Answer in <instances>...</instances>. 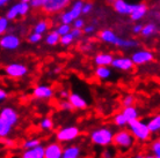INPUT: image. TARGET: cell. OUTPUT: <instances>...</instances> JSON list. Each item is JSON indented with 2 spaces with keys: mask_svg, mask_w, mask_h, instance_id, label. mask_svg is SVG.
Masks as SVG:
<instances>
[{
  "mask_svg": "<svg viewBox=\"0 0 160 158\" xmlns=\"http://www.w3.org/2000/svg\"><path fill=\"white\" fill-rule=\"evenodd\" d=\"M18 115L12 109H5L0 115V135L1 137H5L9 133L12 125L16 123Z\"/></svg>",
  "mask_w": 160,
  "mask_h": 158,
  "instance_id": "cell-1",
  "label": "cell"
},
{
  "mask_svg": "<svg viewBox=\"0 0 160 158\" xmlns=\"http://www.w3.org/2000/svg\"><path fill=\"white\" fill-rule=\"evenodd\" d=\"M133 133H130L129 131H121L112 136V144L118 148L128 149L133 143Z\"/></svg>",
  "mask_w": 160,
  "mask_h": 158,
  "instance_id": "cell-2",
  "label": "cell"
},
{
  "mask_svg": "<svg viewBox=\"0 0 160 158\" xmlns=\"http://www.w3.org/2000/svg\"><path fill=\"white\" fill-rule=\"evenodd\" d=\"M129 125H130L131 132L133 133V135H135V137L136 138L142 140V141H145V140L150 138L151 131H150L148 126H146V125H144V123H142L140 121H138L137 119L131 120V121L129 123Z\"/></svg>",
  "mask_w": 160,
  "mask_h": 158,
  "instance_id": "cell-3",
  "label": "cell"
},
{
  "mask_svg": "<svg viewBox=\"0 0 160 158\" xmlns=\"http://www.w3.org/2000/svg\"><path fill=\"white\" fill-rule=\"evenodd\" d=\"M70 2H71V0H48V2L42 8V11L45 14L57 13L64 9L65 7H68Z\"/></svg>",
  "mask_w": 160,
  "mask_h": 158,
  "instance_id": "cell-4",
  "label": "cell"
},
{
  "mask_svg": "<svg viewBox=\"0 0 160 158\" xmlns=\"http://www.w3.org/2000/svg\"><path fill=\"white\" fill-rule=\"evenodd\" d=\"M92 141L95 144H100V146H107L110 142H112V133L107 129H100L96 131L92 134Z\"/></svg>",
  "mask_w": 160,
  "mask_h": 158,
  "instance_id": "cell-5",
  "label": "cell"
},
{
  "mask_svg": "<svg viewBox=\"0 0 160 158\" xmlns=\"http://www.w3.org/2000/svg\"><path fill=\"white\" fill-rule=\"evenodd\" d=\"M79 135V129L77 127H68L64 129H60L57 133V138L58 141H70L76 138Z\"/></svg>",
  "mask_w": 160,
  "mask_h": 158,
  "instance_id": "cell-6",
  "label": "cell"
},
{
  "mask_svg": "<svg viewBox=\"0 0 160 158\" xmlns=\"http://www.w3.org/2000/svg\"><path fill=\"white\" fill-rule=\"evenodd\" d=\"M5 72L11 77H21L27 73V68L20 63H12L5 67Z\"/></svg>",
  "mask_w": 160,
  "mask_h": 158,
  "instance_id": "cell-7",
  "label": "cell"
},
{
  "mask_svg": "<svg viewBox=\"0 0 160 158\" xmlns=\"http://www.w3.org/2000/svg\"><path fill=\"white\" fill-rule=\"evenodd\" d=\"M112 5H114V9L121 14H131L137 7V5L127 4L124 0H115Z\"/></svg>",
  "mask_w": 160,
  "mask_h": 158,
  "instance_id": "cell-8",
  "label": "cell"
},
{
  "mask_svg": "<svg viewBox=\"0 0 160 158\" xmlns=\"http://www.w3.org/2000/svg\"><path fill=\"white\" fill-rule=\"evenodd\" d=\"M0 44L4 49H8V50H14L19 46L20 44V40L19 38L14 35H6L4 36L1 40H0Z\"/></svg>",
  "mask_w": 160,
  "mask_h": 158,
  "instance_id": "cell-9",
  "label": "cell"
},
{
  "mask_svg": "<svg viewBox=\"0 0 160 158\" xmlns=\"http://www.w3.org/2000/svg\"><path fill=\"white\" fill-rule=\"evenodd\" d=\"M62 155H64L62 146H59L58 143H52L45 149L44 158H60Z\"/></svg>",
  "mask_w": 160,
  "mask_h": 158,
  "instance_id": "cell-10",
  "label": "cell"
},
{
  "mask_svg": "<svg viewBox=\"0 0 160 158\" xmlns=\"http://www.w3.org/2000/svg\"><path fill=\"white\" fill-rule=\"evenodd\" d=\"M100 38L104 42H107V43H112V44H115V45H118V46H122L123 45V40H120V38H117L115 34L110 30H103V31L100 32Z\"/></svg>",
  "mask_w": 160,
  "mask_h": 158,
  "instance_id": "cell-11",
  "label": "cell"
},
{
  "mask_svg": "<svg viewBox=\"0 0 160 158\" xmlns=\"http://www.w3.org/2000/svg\"><path fill=\"white\" fill-rule=\"evenodd\" d=\"M152 59H153L152 53L148 51H140L132 55V61L136 63V65H142V63H148V61H151Z\"/></svg>",
  "mask_w": 160,
  "mask_h": 158,
  "instance_id": "cell-12",
  "label": "cell"
},
{
  "mask_svg": "<svg viewBox=\"0 0 160 158\" xmlns=\"http://www.w3.org/2000/svg\"><path fill=\"white\" fill-rule=\"evenodd\" d=\"M112 65L114 67L123 69V71H129V69H131L133 67L135 63L132 60L128 59V58H118V59H114Z\"/></svg>",
  "mask_w": 160,
  "mask_h": 158,
  "instance_id": "cell-13",
  "label": "cell"
},
{
  "mask_svg": "<svg viewBox=\"0 0 160 158\" xmlns=\"http://www.w3.org/2000/svg\"><path fill=\"white\" fill-rule=\"evenodd\" d=\"M44 154H45V149L38 146L30 149V150L26 151L22 155V158H44Z\"/></svg>",
  "mask_w": 160,
  "mask_h": 158,
  "instance_id": "cell-14",
  "label": "cell"
},
{
  "mask_svg": "<svg viewBox=\"0 0 160 158\" xmlns=\"http://www.w3.org/2000/svg\"><path fill=\"white\" fill-rule=\"evenodd\" d=\"M52 94H53V90H52L51 88L45 87V86L37 87L34 90V96L36 98H49V97L52 96Z\"/></svg>",
  "mask_w": 160,
  "mask_h": 158,
  "instance_id": "cell-15",
  "label": "cell"
},
{
  "mask_svg": "<svg viewBox=\"0 0 160 158\" xmlns=\"http://www.w3.org/2000/svg\"><path fill=\"white\" fill-rule=\"evenodd\" d=\"M146 11H148V6L145 4H138L137 5L136 9L133 11V12L130 14V16H131V20H139V19H142L143 16L145 15V13H146Z\"/></svg>",
  "mask_w": 160,
  "mask_h": 158,
  "instance_id": "cell-16",
  "label": "cell"
},
{
  "mask_svg": "<svg viewBox=\"0 0 160 158\" xmlns=\"http://www.w3.org/2000/svg\"><path fill=\"white\" fill-rule=\"evenodd\" d=\"M68 102L76 109H86V106H87L86 102L78 95H70L68 96Z\"/></svg>",
  "mask_w": 160,
  "mask_h": 158,
  "instance_id": "cell-17",
  "label": "cell"
},
{
  "mask_svg": "<svg viewBox=\"0 0 160 158\" xmlns=\"http://www.w3.org/2000/svg\"><path fill=\"white\" fill-rule=\"evenodd\" d=\"M114 59H112V54H99L95 57V63L96 65L99 66H106V65H112Z\"/></svg>",
  "mask_w": 160,
  "mask_h": 158,
  "instance_id": "cell-18",
  "label": "cell"
},
{
  "mask_svg": "<svg viewBox=\"0 0 160 158\" xmlns=\"http://www.w3.org/2000/svg\"><path fill=\"white\" fill-rule=\"evenodd\" d=\"M122 113H123V115L127 118L128 123H130L131 120L137 119V111L133 106H125L123 109V112H122Z\"/></svg>",
  "mask_w": 160,
  "mask_h": 158,
  "instance_id": "cell-19",
  "label": "cell"
},
{
  "mask_svg": "<svg viewBox=\"0 0 160 158\" xmlns=\"http://www.w3.org/2000/svg\"><path fill=\"white\" fill-rule=\"evenodd\" d=\"M82 7H84L82 1H77L76 4L73 5L72 9H71V12H70L73 17V20H74V19H78V16L80 15V13H82Z\"/></svg>",
  "mask_w": 160,
  "mask_h": 158,
  "instance_id": "cell-20",
  "label": "cell"
},
{
  "mask_svg": "<svg viewBox=\"0 0 160 158\" xmlns=\"http://www.w3.org/2000/svg\"><path fill=\"white\" fill-rule=\"evenodd\" d=\"M18 15H20V4L14 5V6L7 12L6 17H7L8 20H13V19H15Z\"/></svg>",
  "mask_w": 160,
  "mask_h": 158,
  "instance_id": "cell-21",
  "label": "cell"
},
{
  "mask_svg": "<svg viewBox=\"0 0 160 158\" xmlns=\"http://www.w3.org/2000/svg\"><path fill=\"white\" fill-rule=\"evenodd\" d=\"M59 40H60V35L58 34V31L51 32V34H49L48 37H47V43H48L49 45H56Z\"/></svg>",
  "mask_w": 160,
  "mask_h": 158,
  "instance_id": "cell-22",
  "label": "cell"
},
{
  "mask_svg": "<svg viewBox=\"0 0 160 158\" xmlns=\"http://www.w3.org/2000/svg\"><path fill=\"white\" fill-rule=\"evenodd\" d=\"M148 126V128H150V131L151 132L159 131L160 129V115H157L156 118L152 119Z\"/></svg>",
  "mask_w": 160,
  "mask_h": 158,
  "instance_id": "cell-23",
  "label": "cell"
},
{
  "mask_svg": "<svg viewBox=\"0 0 160 158\" xmlns=\"http://www.w3.org/2000/svg\"><path fill=\"white\" fill-rule=\"evenodd\" d=\"M79 155V149L76 146H72L65 151L63 155V158H77V156Z\"/></svg>",
  "mask_w": 160,
  "mask_h": 158,
  "instance_id": "cell-24",
  "label": "cell"
},
{
  "mask_svg": "<svg viewBox=\"0 0 160 158\" xmlns=\"http://www.w3.org/2000/svg\"><path fill=\"white\" fill-rule=\"evenodd\" d=\"M95 74L99 79H106V77H108L110 75V72H109V69L103 67V66H100V67L96 69Z\"/></svg>",
  "mask_w": 160,
  "mask_h": 158,
  "instance_id": "cell-25",
  "label": "cell"
},
{
  "mask_svg": "<svg viewBox=\"0 0 160 158\" xmlns=\"http://www.w3.org/2000/svg\"><path fill=\"white\" fill-rule=\"evenodd\" d=\"M114 121H115V123H116L117 126H123V125H125V123H128V120H127V118H125V117L123 115V113L115 115V118H114Z\"/></svg>",
  "mask_w": 160,
  "mask_h": 158,
  "instance_id": "cell-26",
  "label": "cell"
},
{
  "mask_svg": "<svg viewBox=\"0 0 160 158\" xmlns=\"http://www.w3.org/2000/svg\"><path fill=\"white\" fill-rule=\"evenodd\" d=\"M154 30H156L154 24H148V26H145V27L143 28V30H142V35L143 36H150L153 31H154Z\"/></svg>",
  "mask_w": 160,
  "mask_h": 158,
  "instance_id": "cell-27",
  "label": "cell"
},
{
  "mask_svg": "<svg viewBox=\"0 0 160 158\" xmlns=\"http://www.w3.org/2000/svg\"><path fill=\"white\" fill-rule=\"evenodd\" d=\"M47 28H48V22L42 21V22H40V23L35 27V32H37V34H43V32L47 30Z\"/></svg>",
  "mask_w": 160,
  "mask_h": 158,
  "instance_id": "cell-28",
  "label": "cell"
},
{
  "mask_svg": "<svg viewBox=\"0 0 160 158\" xmlns=\"http://www.w3.org/2000/svg\"><path fill=\"white\" fill-rule=\"evenodd\" d=\"M73 38H74V36L72 34H66V35H64L60 38V43L63 45H68L73 40Z\"/></svg>",
  "mask_w": 160,
  "mask_h": 158,
  "instance_id": "cell-29",
  "label": "cell"
},
{
  "mask_svg": "<svg viewBox=\"0 0 160 158\" xmlns=\"http://www.w3.org/2000/svg\"><path fill=\"white\" fill-rule=\"evenodd\" d=\"M48 2V0H32V6L35 9H40V8H43V6Z\"/></svg>",
  "mask_w": 160,
  "mask_h": 158,
  "instance_id": "cell-30",
  "label": "cell"
},
{
  "mask_svg": "<svg viewBox=\"0 0 160 158\" xmlns=\"http://www.w3.org/2000/svg\"><path fill=\"white\" fill-rule=\"evenodd\" d=\"M152 150L153 154H154V157L156 158H160V141H156V142L152 144Z\"/></svg>",
  "mask_w": 160,
  "mask_h": 158,
  "instance_id": "cell-31",
  "label": "cell"
},
{
  "mask_svg": "<svg viewBox=\"0 0 160 158\" xmlns=\"http://www.w3.org/2000/svg\"><path fill=\"white\" fill-rule=\"evenodd\" d=\"M72 21H73V17H72V15H71V13L70 12H66L62 15V22H63V23L68 24V23H71Z\"/></svg>",
  "mask_w": 160,
  "mask_h": 158,
  "instance_id": "cell-32",
  "label": "cell"
},
{
  "mask_svg": "<svg viewBox=\"0 0 160 158\" xmlns=\"http://www.w3.org/2000/svg\"><path fill=\"white\" fill-rule=\"evenodd\" d=\"M58 34L59 35H62V36H64V35H66V34H68V31H70V26L68 24H63V26H60L59 28H58Z\"/></svg>",
  "mask_w": 160,
  "mask_h": 158,
  "instance_id": "cell-33",
  "label": "cell"
},
{
  "mask_svg": "<svg viewBox=\"0 0 160 158\" xmlns=\"http://www.w3.org/2000/svg\"><path fill=\"white\" fill-rule=\"evenodd\" d=\"M41 127L44 128V129H49V128H52V120L51 119H44L43 121L41 123Z\"/></svg>",
  "mask_w": 160,
  "mask_h": 158,
  "instance_id": "cell-34",
  "label": "cell"
},
{
  "mask_svg": "<svg viewBox=\"0 0 160 158\" xmlns=\"http://www.w3.org/2000/svg\"><path fill=\"white\" fill-rule=\"evenodd\" d=\"M40 146V141L38 140H32V141H28V142L23 143L24 148H35V146Z\"/></svg>",
  "mask_w": 160,
  "mask_h": 158,
  "instance_id": "cell-35",
  "label": "cell"
},
{
  "mask_svg": "<svg viewBox=\"0 0 160 158\" xmlns=\"http://www.w3.org/2000/svg\"><path fill=\"white\" fill-rule=\"evenodd\" d=\"M29 9V6H28V2H21L20 4V15L23 16L24 14H27V12H28Z\"/></svg>",
  "mask_w": 160,
  "mask_h": 158,
  "instance_id": "cell-36",
  "label": "cell"
},
{
  "mask_svg": "<svg viewBox=\"0 0 160 158\" xmlns=\"http://www.w3.org/2000/svg\"><path fill=\"white\" fill-rule=\"evenodd\" d=\"M7 28V17H1L0 19V32L4 34Z\"/></svg>",
  "mask_w": 160,
  "mask_h": 158,
  "instance_id": "cell-37",
  "label": "cell"
},
{
  "mask_svg": "<svg viewBox=\"0 0 160 158\" xmlns=\"http://www.w3.org/2000/svg\"><path fill=\"white\" fill-rule=\"evenodd\" d=\"M133 102H135V99H133V97H132V96H127V97L123 99L124 107H125V106H132Z\"/></svg>",
  "mask_w": 160,
  "mask_h": 158,
  "instance_id": "cell-38",
  "label": "cell"
},
{
  "mask_svg": "<svg viewBox=\"0 0 160 158\" xmlns=\"http://www.w3.org/2000/svg\"><path fill=\"white\" fill-rule=\"evenodd\" d=\"M41 38H42V34H37V32H35V34L30 35V37H29V40H30L32 43H36V42L41 40Z\"/></svg>",
  "mask_w": 160,
  "mask_h": 158,
  "instance_id": "cell-39",
  "label": "cell"
},
{
  "mask_svg": "<svg viewBox=\"0 0 160 158\" xmlns=\"http://www.w3.org/2000/svg\"><path fill=\"white\" fill-rule=\"evenodd\" d=\"M71 34L74 36V38H77V37H80V36H81V30L78 29V28H74L72 31H71Z\"/></svg>",
  "mask_w": 160,
  "mask_h": 158,
  "instance_id": "cell-40",
  "label": "cell"
},
{
  "mask_svg": "<svg viewBox=\"0 0 160 158\" xmlns=\"http://www.w3.org/2000/svg\"><path fill=\"white\" fill-rule=\"evenodd\" d=\"M91 9H92V4H86L84 7H82V13L86 14V13H88Z\"/></svg>",
  "mask_w": 160,
  "mask_h": 158,
  "instance_id": "cell-41",
  "label": "cell"
},
{
  "mask_svg": "<svg viewBox=\"0 0 160 158\" xmlns=\"http://www.w3.org/2000/svg\"><path fill=\"white\" fill-rule=\"evenodd\" d=\"M84 26V21L82 20H77L76 22H74V28H78V29H80V28Z\"/></svg>",
  "mask_w": 160,
  "mask_h": 158,
  "instance_id": "cell-42",
  "label": "cell"
},
{
  "mask_svg": "<svg viewBox=\"0 0 160 158\" xmlns=\"http://www.w3.org/2000/svg\"><path fill=\"white\" fill-rule=\"evenodd\" d=\"M142 30H143V27L142 26H136V27H133V32H142Z\"/></svg>",
  "mask_w": 160,
  "mask_h": 158,
  "instance_id": "cell-43",
  "label": "cell"
},
{
  "mask_svg": "<svg viewBox=\"0 0 160 158\" xmlns=\"http://www.w3.org/2000/svg\"><path fill=\"white\" fill-rule=\"evenodd\" d=\"M92 31H94V27H92V26H88L86 29H85V32H92Z\"/></svg>",
  "mask_w": 160,
  "mask_h": 158,
  "instance_id": "cell-44",
  "label": "cell"
},
{
  "mask_svg": "<svg viewBox=\"0 0 160 158\" xmlns=\"http://www.w3.org/2000/svg\"><path fill=\"white\" fill-rule=\"evenodd\" d=\"M6 96H7V95L5 94V91H4V90L0 91V98H1V99H5V97H6Z\"/></svg>",
  "mask_w": 160,
  "mask_h": 158,
  "instance_id": "cell-45",
  "label": "cell"
},
{
  "mask_svg": "<svg viewBox=\"0 0 160 158\" xmlns=\"http://www.w3.org/2000/svg\"><path fill=\"white\" fill-rule=\"evenodd\" d=\"M60 96H62V97H68L70 95H68L66 91H62V92H60Z\"/></svg>",
  "mask_w": 160,
  "mask_h": 158,
  "instance_id": "cell-46",
  "label": "cell"
},
{
  "mask_svg": "<svg viewBox=\"0 0 160 158\" xmlns=\"http://www.w3.org/2000/svg\"><path fill=\"white\" fill-rule=\"evenodd\" d=\"M6 144H7V146H14V144H15V143L13 142V141H6Z\"/></svg>",
  "mask_w": 160,
  "mask_h": 158,
  "instance_id": "cell-47",
  "label": "cell"
},
{
  "mask_svg": "<svg viewBox=\"0 0 160 158\" xmlns=\"http://www.w3.org/2000/svg\"><path fill=\"white\" fill-rule=\"evenodd\" d=\"M7 1H8V0H0V5H1V6H4V5L7 2Z\"/></svg>",
  "mask_w": 160,
  "mask_h": 158,
  "instance_id": "cell-48",
  "label": "cell"
},
{
  "mask_svg": "<svg viewBox=\"0 0 160 158\" xmlns=\"http://www.w3.org/2000/svg\"><path fill=\"white\" fill-rule=\"evenodd\" d=\"M23 2H29V1H32V0H22Z\"/></svg>",
  "mask_w": 160,
  "mask_h": 158,
  "instance_id": "cell-49",
  "label": "cell"
},
{
  "mask_svg": "<svg viewBox=\"0 0 160 158\" xmlns=\"http://www.w3.org/2000/svg\"><path fill=\"white\" fill-rule=\"evenodd\" d=\"M145 158H156V157H151V156H148V157H145Z\"/></svg>",
  "mask_w": 160,
  "mask_h": 158,
  "instance_id": "cell-50",
  "label": "cell"
},
{
  "mask_svg": "<svg viewBox=\"0 0 160 158\" xmlns=\"http://www.w3.org/2000/svg\"><path fill=\"white\" fill-rule=\"evenodd\" d=\"M108 1H110V2H114V1H115V0H108Z\"/></svg>",
  "mask_w": 160,
  "mask_h": 158,
  "instance_id": "cell-51",
  "label": "cell"
},
{
  "mask_svg": "<svg viewBox=\"0 0 160 158\" xmlns=\"http://www.w3.org/2000/svg\"><path fill=\"white\" fill-rule=\"evenodd\" d=\"M159 141H160V138H159Z\"/></svg>",
  "mask_w": 160,
  "mask_h": 158,
  "instance_id": "cell-52",
  "label": "cell"
}]
</instances>
